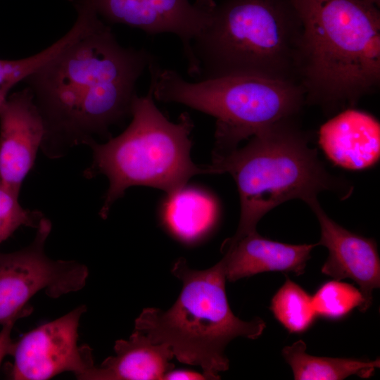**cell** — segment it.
<instances>
[{
  "label": "cell",
  "instance_id": "cell-5",
  "mask_svg": "<svg viewBox=\"0 0 380 380\" xmlns=\"http://www.w3.org/2000/svg\"><path fill=\"white\" fill-rule=\"evenodd\" d=\"M171 272L182 282L177 299L166 310L144 308L135 319L134 329L154 343L167 345L179 362L200 367L209 380L220 379L218 373L229 366L226 346L239 336L258 338L265 322L258 317L246 322L232 312L222 260L198 270L179 258Z\"/></svg>",
  "mask_w": 380,
  "mask_h": 380
},
{
  "label": "cell",
  "instance_id": "cell-13",
  "mask_svg": "<svg viewBox=\"0 0 380 380\" xmlns=\"http://www.w3.org/2000/svg\"><path fill=\"white\" fill-rule=\"evenodd\" d=\"M318 144L334 165L352 170L374 166L380 157V124L372 115L348 108L319 128Z\"/></svg>",
  "mask_w": 380,
  "mask_h": 380
},
{
  "label": "cell",
  "instance_id": "cell-15",
  "mask_svg": "<svg viewBox=\"0 0 380 380\" xmlns=\"http://www.w3.org/2000/svg\"><path fill=\"white\" fill-rule=\"evenodd\" d=\"M115 355L106 358L83 374L82 380H163L174 369L175 357L164 343H154L144 333L134 330L128 340L119 339Z\"/></svg>",
  "mask_w": 380,
  "mask_h": 380
},
{
  "label": "cell",
  "instance_id": "cell-3",
  "mask_svg": "<svg viewBox=\"0 0 380 380\" xmlns=\"http://www.w3.org/2000/svg\"><path fill=\"white\" fill-rule=\"evenodd\" d=\"M248 144L213 156V174L228 173L239 194L241 213L235 234L222 244L236 242L256 232L260 220L281 203L299 198L308 205L322 191H333L344 198L351 189L330 175L309 135L293 118L277 122L251 137Z\"/></svg>",
  "mask_w": 380,
  "mask_h": 380
},
{
  "label": "cell",
  "instance_id": "cell-8",
  "mask_svg": "<svg viewBox=\"0 0 380 380\" xmlns=\"http://www.w3.org/2000/svg\"><path fill=\"white\" fill-rule=\"evenodd\" d=\"M31 243L19 251L0 253V324L31 314L28 301L44 290L58 298L82 289L89 270L75 260H53L44 251L51 230V222L43 217Z\"/></svg>",
  "mask_w": 380,
  "mask_h": 380
},
{
  "label": "cell",
  "instance_id": "cell-11",
  "mask_svg": "<svg viewBox=\"0 0 380 380\" xmlns=\"http://www.w3.org/2000/svg\"><path fill=\"white\" fill-rule=\"evenodd\" d=\"M44 132L29 88L8 96L0 108V181L18 195L34 164Z\"/></svg>",
  "mask_w": 380,
  "mask_h": 380
},
{
  "label": "cell",
  "instance_id": "cell-18",
  "mask_svg": "<svg viewBox=\"0 0 380 380\" xmlns=\"http://www.w3.org/2000/svg\"><path fill=\"white\" fill-rule=\"evenodd\" d=\"M275 318L291 333H301L312 324L317 316L312 296L289 278L271 301Z\"/></svg>",
  "mask_w": 380,
  "mask_h": 380
},
{
  "label": "cell",
  "instance_id": "cell-17",
  "mask_svg": "<svg viewBox=\"0 0 380 380\" xmlns=\"http://www.w3.org/2000/svg\"><path fill=\"white\" fill-rule=\"evenodd\" d=\"M282 355L291 366L296 380H341L351 375L368 378L380 367L379 358L366 362L312 356L306 353V344L302 340L284 347Z\"/></svg>",
  "mask_w": 380,
  "mask_h": 380
},
{
  "label": "cell",
  "instance_id": "cell-10",
  "mask_svg": "<svg viewBox=\"0 0 380 380\" xmlns=\"http://www.w3.org/2000/svg\"><path fill=\"white\" fill-rule=\"evenodd\" d=\"M99 18L156 34L171 33L181 41L187 72L198 74L192 42L210 20L214 0H92Z\"/></svg>",
  "mask_w": 380,
  "mask_h": 380
},
{
  "label": "cell",
  "instance_id": "cell-9",
  "mask_svg": "<svg viewBox=\"0 0 380 380\" xmlns=\"http://www.w3.org/2000/svg\"><path fill=\"white\" fill-rule=\"evenodd\" d=\"M86 311V305H80L26 333L15 342L10 378L46 380L70 372L80 379L91 369L94 366L91 349L77 345L79 322Z\"/></svg>",
  "mask_w": 380,
  "mask_h": 380
},
{
  "label": "cell",
  "instance_id": "cell-24",
  "mask_svg": "<svg viewBox=\"0 0 380 380\" xmlns=\"http://www.w3.org/2000/svg\"><path fill=\"white\" fill-rule=\"evenodd\" d=\"M361 1L370 4H373L378 8H379V6H380V0H361Z\"/></svg>",
  "mask_w": 380,
  "mask_h": 380
},
{
  "label": "cell",
  "instance_id": "cell-21",
  "mask_svg": "<svg viewBox=\"0 0 380 380\" xmlns=\"http://www.w3.org/2000/svg\"><path fill=\"white\" fill-rule=\"evenodd\" d=\"M18 197L0 181V243L22 226L37 228L44 217L39 211L23 208Z\"/></svg>",
  "mask_w": 380,
  "mask_h": 380
},
{
  "label": "cell",
  "instance_id": "cell-12",
  "mask_svg": "<svg viewBox=\"0 0 380 380\" xmlns=\"http://www.w3.org/2000/svg\"><path fill=\"white\" fill-rule=\"evenodd\" d=\"M317 217L321 236L317 245L325 246L329 256L322 274L336 280L351 279L360 286L365 312L372 302V293L380 286V260L376 241L342 227L325 213L317 200L308 205Z\"/></svg>",
  "mask_w": 380,
  "mask_h": 380
},
{
  "label": "cell",
  "instance_id": "cell-7",
  "mask_svg": "<svg viewBox=\"0 0 380 380\" xmlns=\"http://www.w3.org/2000/svg\"><path fill=\"white\" fill-rule=\"evenodd\" d=\"M155 99L177 103L214 117L213 156L283 120L293 118L305 103L298 83L253 75H230L189 82L155 61L148 67Z\"/></svg>",
  "mask_w": 380,
  "mask_h": 380
},
{
  "label": "cell",
  "instance_id": "cell-19",
  "mask_svg": "<svg viewBox=\"0 0 380 380\" xmlns=\"http://www.w3.org/2000/svg\"><path fill=\"white\" fill-rule=\"evenodd\" d=\"M73 38L71 33L67 32L49 47L25 58L0 59V108L15 85L25 81L30 75L56 56L73 40Z\"/></svg>",
  "mask_w": 380,
  "mask_h": 380
},
{
  "label": "cell",
  "instance_id": "cell-20",
  "mask_svg": "<svg viewBox=\"0 0 380 380\" xmlns=\"http://www.w3.org/2000/svg\"><path fill=\"white\" fill-rule=\"evenodd\" d=\"M362 303L360 290L336 279L324 284L312 296L316 315L329 319L343 317L355 307L360 308Z\"/></svg>",
  "mask_w": 380,
  "mask_h": 380
},
{
  "label": "cell",
  "instance_id": "cell-23",
  "mask_svg": "<svg viewBox=\"0 0 380 380\" xmlns=\"http://www.w3.org/2000/svg\"><path fill=\"white\" fill-rule=\"evenodd\" d=\"M203 380L209 379L208 376L203 372L199 373L189 369H174L167 372L163 380Z\"/></svg>",
  "mask_w": 380,
  "mask_h": 380
},
{
  "label": "cell",
  "instance_id": "cell-4",
  "mask_svg": "<svg viewBox=\"0 0 380 380\" xmlns=\"http://www.w3.org/2000/svg\"><path fill=\"white\" fill-rule=\"evenodd\" d=\"M302 23L290 0H224L192 42L196 80L253 75L298 81Z\"/></svg>",
  "mask_w": 380,
  "mask_h": 380
},
{
  "label": "cell",
  "instance_id": "cell-14",
  "mask_svg": "<svg viewBox=\"0 0 380 380\" xmlns=\"http://www.w3.org/2000/svg\"><path fill=\"white\" fill-rule=\"evenodd\" d=\"M317 246L281 243L265 238L256 231L236 242L222 245L226 279L233 282L272 271L301 275L312 250Z\"/></svg>",
  "mask_w": 380,
  "mask_h": 380
},
{
  "label": "cell",
  "instance_id": "cell-1",
  "mask_svg": "<svg viewBox=\"0 0 380 380\" xmlns=\"http://www.w3.org/2000/svg\"><path fill=\"white\" fill-rule=\"evenodd\" d=\"M156 60L145 49L122 46L99 19L30 75L46 157H63L94 136L110 139V127L131 116L137 82Z\"/></svg>",
  "mask_w": 380,
  "mask_h": 380
},
{
  "label": "cell",
  "instance_id": "cell-16",
  "mask_svg": "<svg viewBox=\"0 0 380 380\" xmlns=\"http://www.w3.org/2000/svg\"><path fill=\"white\" fill-rule=\"evenodd\" d=\"M217 214V203L210 195L186 186L167 195L162 210L167 229L187 243L200 239L210 231Z\"/></svg>",
  "mask_w": 380,
  "mask_h": 380
},
{
  "label": "cell",
  "instance_id": "cell-22",
  "mask_svg": "<svg viewBox=\"0 0 380 380\" xmlns=\"http://www.w3.org/2000/svg\"><path fill=\"white\" fill-rule=\"evenodd\" d=\"M17 320H11L4 324L0 331V365L6 355H12L15 342L11 338V331Z\"/></svg>",
  "mask_w": 380,
  "mask_h": 380
},
{
  "label": "cell",
  "instance_id": "cell-6",
  "mask_svg": "<svg viewBox=\"0 0 380 380\" xmlns=\"http://www.w3.org/2000/svg\"><path fill=\"white\" fill-rule=\"evenodd\" d=\"M131 117L128 127L116 137L103 144L94 139L86 144L92 161L84 175L91 179L103 175L109 183L99 213L103 218L131 186H151L169 195L194 176L213 174L209 165H196L191 158L194 125L189 113L171 122L156 106L151 87L146 96H135Z\"/></svg>",
  "mask_w": 380,
  "mask_h": 380
},
{
  "label": "cell",
  "instance_id": "cell-2",
  "mask_svg": "<svg viewBox=\"0 0 380 380\" xmlns=\"http://www.w3.org/2000/svg\"><path fill=\"white\" fill-rule=\"evenodd\" d=\"M302 23L298 81L305 103L354 105L380 83V12L361 0H290Z\"/></svg>",
  "mask_w": 380,
  "mask_h": 380
}]
</instances>
